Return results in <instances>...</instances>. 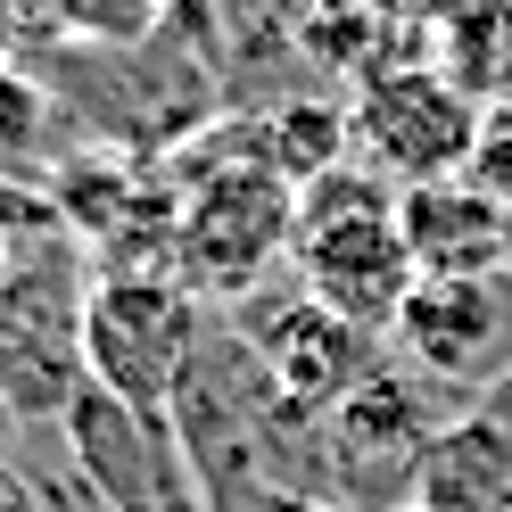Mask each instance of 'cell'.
I'll list each match as a JSON object with an SVG mask.
<instances>
[{
	"mask_svg": "<svg viewBox=\"0 0 512 512\" xmlns=\"http://www.w3.org/2000/svg\"><path fill=\"white\" fill-rule=\"evenodd\" d=\"M240 339H248V356L265 364L273 397L290 405V413H314V422L339 413V405L380 372V364H372V331H356V323L331 314V306H314L306 290L281 298V306H256L248 323H240Z\"/></svg>",
	"mask_w": 512,
	"mask_h": 512,
	"instance_id": "cell-7",
	"label": "cell"
},
{
	"mask_svg": "<svg viewBox=\"0 0 512 512\" xmlns=\"http://www.w3.org/2000/svg\"><path fill=\"white\" fill-rule=\"evenodd\" d=\"M430 67L463 91L471 108L512 100V0H471V9L430 25Z\"/></svg>",
	"mask_w": 512,
	"mask_h": 512,
	"instance_id": "cell-12",
	"label": "cell"
},
{
	"mask_svg": "<svg viewBox=\"0 0 512 512\" xmlns=\"http://www.w3.org/2000/svg\"><path fill=\"white\" fill-rule=\"evenodd\" d=\"M0 512H34V496H25V488H17L9 471H0Z\"/></svg>",
	"mask_w": 512,
	"mask_h": 512,
	"instance_id": "cell-19",
	"label": "cell"
},
{
	"mask_svg": "<svg viewBox=\"0 0 512 512\" xmlns=\"http://www.w3.org/2000/svg\"><path fill=\"white\" fill-rule=\"evenodd\" d=\"M83 248L50 240L42 256L0 265V405L9 413H58L83 397Z\"/></svg>",
	"mask_w": 512,
	"mask_h": 512,
	"instance_id": "cell-2",
	"label": "cell"
},
{
	"mask_svg": "<svg viewBox=\"0 0 512 512\" xmlns=\"http://www.w3.org/2000/svg\"><path fill=\"white\" fill-rule=\"evenodd\" d=\"M42 141V91L25 83V67L0 58V174H17Z\"/></svg>",
	"mask_w": 512,
	"mask_h": 512,
	"instance_id": "cell-15",
	"label": "cell"
},
{
	"mask_svg": "<svg viewBox=\"0 0 512 512\" xmlns=\"http://www.w3.org/2000/svg\"><path fill=\"white\" fill-rule=\"evenodd\" d=\"M298 273H306V298L347 314L356 331H397L405 298L422 290L413 273V248L397 232V190L364 174V166H339L323 182L298 190Z\"/></svg>",
	"mask_w": 512,
	"mask_h": 512,
	"instance_id": "cell-1",
	"label": "cell"
},
{
	"mask_svg": "<svg viewBox=\"0 0 512 512\" xmlns=\"http://www.w3.org/2000/svg\"><path fill=\"white\" fill-rule=\"evenodd\" d=\"M397 364L430 389H504L512 372V273L422 281L397 314Z\"/></svg>",
	"mask_w": 512,
	"mask_h": 512,
	"instance_id": "cell-6",
	"label": "cell"
},
{
	"mask_svg": "<svg viewBox=\"0 0 512 512\" xmlns=\"http://www.w3.org/2000/svg\"><path fill=\"white\" fill-rule=\"evenodd\" d=\"M0 42H17V0H0Z\"/></svg>",
	"mask_w": 512,
	"mask_h": 512,
	"instance_id": "cell-20",
	"label": "cell"
},
{
	"mask_svg": "<svg viewBox=\"0 0 512 512\" xmlns=\"http://www.w3.org/2000/svg\"><path fill=\"white\" fill-rule=\"evenodd\" d=\"M323 430H331V471H339L364 504H372V496H405V504H413V471H422L438 422H430L422 380H413L405 364H380L339 413H323Z\"/></svg>",
	"mask_w": 512,
	"mask_h": 512,
	"instance_id": "cell-9",
	"label": "cell"
},
{
	"mask_svg": "<svg viewBox=\"0 0 512 512\" xmlns=\"http://www.w3.org/2000/svg\"><path fill=\"white\" fill-rule=\"evenodd\" d=\"M281 248H298V190L281 174L248 166L190 182L174 215V273L190 298H248Z\"/></svg>",
	"mask_w": 512,
	"mask_h": 512,
	"instance_id": "cell-4",
	"label": "cell"
},
{
	"mask_svg": "<svg viewBox=\"0 0 512 512\" xmlns=\"http://www.w3.org/2000/svg\"><path fill=\"white\" fill-rule=\"evenodd\" d=\"M256 512H356V504H331V496H306V488H265Z\"/></svg>",
	"mask_w": 512,
	"mask_h": 512,
	"instance_id": "cell-17",
	"label": "cell"
},
{
	"mask_svg": "<svg viewBox=\"0 0 512 512\" xmlns=\"http://www.w3.org/2000/svg\"><path fill=\"white\" fill-rule=\"evenodd\" d=\"M273 9H281V17H290V25H298V34H306V25H314V17H323V9H331V0H273Z\"/></svg>",
	"mask_w": 512,
	"mask_h": 512,
	"instance_id": "cell-18",
	"label": "cell"
},
{
	"mask_svg": "<svg viewBox=\"0 0 512 512\" xmlns=\"http://www.w3.org/2000/svg\"><path fill=\"white\" fill-rule=\"evenodd\" d=\"M422 9H430V25H438V17H455V9H471V0H422Z\"/></svg>",
	"mask_w": 512,
	"mask_h": 512,
	"instance_id": "cell-21",
	"label": "cell"
},
{
	"mask_svg": "<svg viewBox=\"0 0 512 512\" xmlns=\"http://www.w3.org/2000/svg\"><path fill=\"white\" fill-rule=\"evenodd\" d=\"M479 116L488 108H471L463 91L422 58V67H389V75L356 83L347 133H356L364 174H380L389 190H422V182H446V174H471Z\"/></svg>",
	"mask_w": 512,
	"mask_h": 512,
	"instance_id": "cell-5",
	"label": "cell"
},
{
	"mask_svg": "<svg viewBox=\"0 0 512 512\" xmlns=\"http://www.w3.org/2000/svg\"><path fill=\"white\" fill-rule=\"evenodd\" d=\"M9 422H17V413H9V405H0V438H9Z\"/></svg>",
	"mask_w": 512,
	"mask_h": 512,
	"instance_id": "cell-23",
	"label": "cell"
},
{
	"mask_svg": "<svg viewBox=\"0 0 512 512\" xmlns=\"http://www.w3.org/2000/svg\"><path fill=\"white\" fill-rule=\"evenodd\" d=\"M265 157H273V174L290 182V190L339 174L347 157H356L347 108H331V100H290V108H273V116H265Z\"/></svg>",
	"mask_w": 512,
	"mask_h": 512,
	"instance_id": "cell-14",
	"label": "cell"
},
{
	"mask_svg": "<svg viewBox=\"0 0 512 512\" xmlns=\"http://www.w3.org/2000/svg\"><path fill=\"white\" fill-rule=\"evenodd\" d=\"M67 438H75V463L91 479V496H100L108 512H166L182 496H199L174 422H149V413L116 405L108 389H91V380L67 405Z\"/></svg>",
	"mask_w": 512,
	"mask_h": 512,
	"instance_id": "cell-8",
	"label": "cell"
},
{
	"mask_svg": "<svg viewBox=\"0 0 512 512\" xmlns=\"http://www.w3.org/2000/svg\"><path fill=\"white\" fill-rule=\"evenodd\" d=\"M422 512H512V422L504 413H455L438 422L422 471H413Z\"/></svg>",
	"mask_w": 512,
	"mask_h": 512,
	"instance_id": "cell-11",
	"label": "cell"
},
{
	"mask_svg": "<svg viewBox=\"0 0 512 512\" xmlns=\"http://www.w3.org/2000/svg\"><path fill=\"white\" fill-rule=\"evenodd\" d=\"M190 356H199V306L182 281L157 273H100L83 298V372L116 405L166 422Z\"/></svg>",
	"mask_w": 512,
	"mask_h": 512,
	"instance_id": "cell-3",
	"label": "cell"
},
{
	"mask_svg": "<svg viewBox=\"0 0 512 512\" xmlns=\"http://www.w3.org/2000/svg\"><path fill=\"white\" fill-rule=\"evenodd\" d=\"M397 232H405L413 273H422V281L512 273V215H504L471 174H446V182H422V190H397Z\"/></svg>",
	"mask_w": 512,
	"mask_h": 512,
	"instance_id": "cell-10",
	"label": "cell"
},
{
	"mask_svg": "<svg viewBox=\"0 0 512 512\" xmlns=\"http://www.w3.org/2000/svg\"><path fill=\"white\" fill-rule=\"evenodd\" d=\"M397 512H422V504H397Z\"/></svg>",
	"mask_w": 512,
	"mask_h": 512,
	"instance_id": "cell-24",
	"label": "cell"
},
{
	"mask_svg": "<svg viewBox=\"0 0 512 512\" xmlns=\"http://www.w3.org/2000/svg\"><path fill=\"white\" fill-rule=\"evenodd\" d=\"M166 0H17V42H75V50H141Z\"/></svg>",
	"mask_w": 512,
	"mask_h": 512,
	"instance_id": "cell-13",
	"label": "cell"
},
{
	"mask_svg": "<svg viewBox=\"0 0 512 512\" xmlns=\"http://www.w3.org/2000/svg\"><path fill=\"white\" fill-rule=\"evenodd\" d=\"M471 182L512 215V100L479 116V149H471Z\"/></svg>",
	"mask_w": 512,
	"mask_h": 512,
	"instance_id": "cell-16",
	"label": "cell"
},
{
	"mask_svg": "<svg viewBox=\"0 0 512 512\" xmlns=\"http://www.w3.org/2000/svg\"><path fill=\"white\" fill-rule=\"evenodd\" d=\"M496 397H504V405H496V413H504V422H512V372H504V389H496Z\"/></svg>",
	"mask_w": 512,
	"mask_h": 512,
	"instance_id": "cell-22",
	"label": "cell"
}]
</instances>
